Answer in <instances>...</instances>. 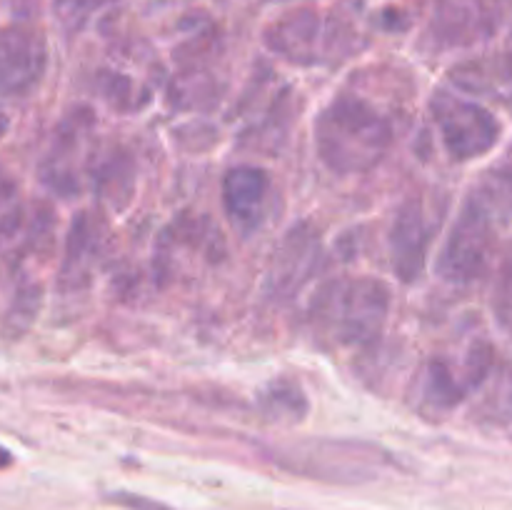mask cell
I'll return each mask as SVG.
<instances>
[{
    "label": "cell",
    "mask_w": 512,
    "mask_h": 510,
    "mask_svg": "<svg viewBox=\"0 0 512 510\" xmlns=\"http://www.w3.org/2000/svg\"><path fill=\"white\" fill-rule=\"evenodd\" d=\"M393 145L388 120L355 95H340L318 115L315 148L320 160L340 175L373 170Z\"/></svg>",
    "instance_id": "1"
},
{
    "label": "cell",
    "mask_w": 512,
    "mask_h": 510,
    "mask_svg": "<svg viewBox=\"0 0 512 510\" xmlns=\"http://www.w3.org/2000/svg\"><path fill=\"white\" fill-rule=\"evenodd\" d=\"M388 310V285L375 278H343L320 288L310 315L318 335L333 343L370 345L383 333Z\"/></svg>",
    "instance_id": "2"
},
{
    "label": "cell",
    "mask_w": 512,
    "mask_h": 510,
    "mask_svg": "<svg viewBox=\"0 0 512 510\" xmlns=\"http://www.w3.org/2000/svg\"><path fill=\"white\" fill-rule=\"evenodd\" d=\"M430 108H433L440 133H443L445 148L453 158H480L498 145L500 123L483 105L440 90L435 93Z\"/></svg>",
    "instance_id": "3"
},
{
    "label": "cell",
    "mask_w": 512,
    "mask_h": 510,
    "mask_svg": "<svg viewBox=\"0 0 512 510\" xmlns=\"http://www.w3.org/2000/svg\"><path fill=\"white\" fill-rule=\"evenodd\" d=\"M495 233L493 215L480 200H470L460 213L443 255L438 260V270L450 283H473L475 278L488 270L490 255H493Z\"/></svg>",
    "instance_id": "4"
},
{
    "label": "cell",
    "mask_w": 512,
    "mask_h": 510,
    "mask_svg": "<svg viewBox=\"0 0 512 510\" xmlns=\"http://www.w3.org/2000/svg\"><path fill=\"white\" fill-rule=\"evenodd\" d=\"M90 133H93L90 110L83 108L65 115V120L55 130L53 143H50L43 163H40V180L50 190L60 195H73L80 188L78 165L80 155L88 153Z\"/></svg>",
    "instance_id": "5"
},
{
    "label": "cell",
    "mask_w": 512,
    "mask_h": 510,
    "mask_svg": "<svg viewBox=\"0 0 512 510\" xmlns=\"http://www.w3.org/2000/svg\"><path fill=\"white\" fill-rule=\"evenodd\" d=\"M48 50L35 30L10 25L0 30V93L28 95L40 83Z\"/></svg>",
    "instance_id": "6"
},
{
    "label": "cell",
    "mask_w": 512,
    "mask_h": 510,
    "mask_svg": "<svg viewBox=\"0 0 512 510\" xmlns=\"http://www.w3.org/2000/svg\"><path fill=\"white\" fill-rule=\"evenodd\" d=\"M320 263V238L310 225H295L275 248L268 273V290L275 298H290L315 275Z\"/></svg>",
    "instance_id": "7"
},
{
    "label": "cell",
    "mask_w": 512,
    "mask_h": 510,
    "mask_svg": "<svg viewBox=\"0 0 512 510\" xmlns=\"http://www.w3.org/2000/svg\"><path fill=\"white\" fill-rule=\"evenodd\" d=\"M270 198V180L263 170L253 165H238L223 180V205L240 233H253L265 218V205Z\"/></svg>",
    "instance_id": "8"
},
{
    "label": "cell",
    "mask_w": 512,
    "mask_h": 510,
    "mask_svg": "<svg viewBox=\"0 0 512 510\" xmlns=\"http://www.w3.org/2000/svg\"><path fill=\"white\" fill-rule=\"evenodd\" d=\"M430 238H433V228L428 225L423 205L418 200L405 203L395 215L393 230H390V253H393L395 273L405 283H413L423 273Z\"/></svg>",
    "instance_id": "9"
},
{
    "label": "cell",
    "mask_w": 512,
    "mask_h": 510,
    "mask_svg": "<svg viewBox=\"0 0 512 510\" xmlns=\"http://www.w3.org/2000/svg\"><path fill=\"white\" fill-rule=\"evenodd\" d=\"M100 255L98 225L88 218V213L73 220V228L65 243V258L60 265V288H83L90 278V268Z\"/></svg>",
    "instance_id": "10"
},
{
    "label": "cell",
    "mask_w": 512,
    "mask_h": 510,
    "mask_svg": "<svg viewBox=\"0 0 512 510\" xmlns=\"http://www.w3.org/2000/svg\"><path fill=\"white\" fill-rule=\"evenodd\" d=\"M453 80L465 93L512 103V58L465 63L453 70Z\"/></svg>",
    "instance_id": "11"
},
{
    "label": "cell",
    "mask_w": 512,
    "mask_h": 510,
    "mask_svg": "<svg viewBox=\"0 0 512 510\" xmlns=\"http://www.w3.org/2000/svg\"><path fill=\"white\" fill-rule=\"evenodd\" d=\"M475 383L468 373H455L445 360H433L425 370V383H423V395L433 408L438 410H450L463 400L465 390L473 388Z\"/></svg>",
    "instance_id": "12"
},
{
    "label": "cell",
    "mask_w": 512,
    "mask_h": 510,
    "mask_svg": "<svg viewBox=\"0 0 512 510\" xmlns=\"http://www.w3.org/2000/svg\"><path fill=\"white\" fill-rule=\"evenodd\" d=\"M23 203H20V190L10 175L0 173V245L8 243L23 228Z\"/></svg>",
    "instance_id": "13"
},
{
    "label": "cell",
    "mask_w": 512,
    "mask_h": 510,
    "mask_svg": "<svg viewBox=\"0 0 512 510\" xmlns=\"http://www.w3.org/2000/svg\"><path fill=\"white\" fill-rule=\"evenodd\" d=\"M40 308V288L38 285H23L15 293L13 303H10L8 313H5V333L10 338H18L25 328H30L33 318L38 315Z\"/></svg>",
    "instance_id": "14"
},
{
    "label": "cell",
    "mask_w": 512,
    "mask_h": 510,
    "mask_svg": "<svg viewBox=\"0 0 512 510\" xmlns=\"http://www.w3.org/2000/svg\"><path fill=\"white\" fill-rule=\"evenodd\" d=\"M495 313H498L500 325L510 333L512 338V253L500 270L498 288H495Z\"/></svg>",
    "instance_id": "15"
},
{
    "label": "cell",
    "mask_w": 512,
    "mask_h": 510,
    "mask_svg": "<svg viewBox=\"0 0 512 510\" xmlns=\"http://www.w3.org/2000/svg\"><path fill=\"white\" fill-rule=\"evenodd\" d=\"M495 178H498L500 183H503L505 188H508L510 193H512V163H510V165H505L503 170H498V173H495Z\"/></svg>",
    "instance_id": "16"
},
{
    "label": "cell",
    "mask_w": 512,
    "mask_h": 510,
    "mask_svg": "<svg viewBox=\"0 0 512 510\" xmlns=\"http://www.w3.org/2000/svg\"><path fill=\"white\" fill-rule=\"evenodd\" d=\"M10 463H13V455H10V450H5L3 445H0V470L8 468Z\"/></svg>",
    "instance_id": "17"
},
{
    "label": "cell",
    "mask_w": 512,
    "mask_h": 510,
    "mask_svg": "<svg viewBox=\"0 0 512 510\" xmlns=\"http://www.w3.org/2000/svg\"><path fill=\"white\" fill-rule=\"evenodd\" d=\"M0 133H3V123H0Z\"/></svg>",
    "instance_id": "18"
}]
</instances>
